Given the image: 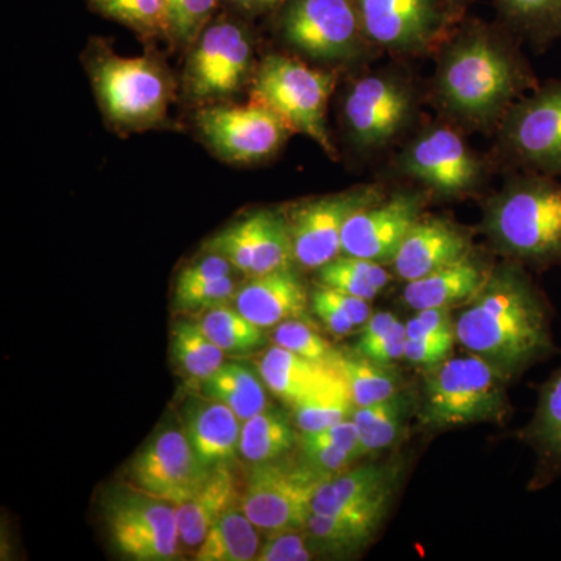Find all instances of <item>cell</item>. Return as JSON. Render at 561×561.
<instances>
[{"mask_svg":"<svg viewBox=\"0 0 561 561\" xmlns=\"http://www.w3.org/2000/svg\"><path fill=\"white\" fill-rule=\"evenodd\" d=\"M456 337L507 381L557 351L551 305L516 264L490 272L481 290L457 317Z\"/></svg>","mask_w":561,"mask_h":561,"instance_id":"obj_1","label":"cell"},{"mask_svg":"<svg viewBox=\"0 0 561 561\" xmlns=\"http://www.w3.org/2000/svg\"><path fill=\"white\" fill-rule=\"evenodd\" d=\"M534 80L485 25L465 28L438 70V95L446 108L468 122L485 124Z\"/></svg>","mask_w":561,"mask_h":561,"instance_id":"obj_2","label":"cell"},{"mask_svg":"<svg viewBox=\"0 0 561 561\" xmlns=\"http://www.w3.org/2000/svg\"><path fill=\"white\" fill-rule=\"evenodd\" d=\"M491 241L515 260L548 268L561 264V180L537 175L513 181L486 209Z\"/></svg>","mask_w":561,"mask_h":561,"instance_id":"obj_3","label":"cell"},{"mask_svg":"<svg viewBox=\"0 0 561 561\" xmlns=\"http://www.w3.org/2000/svg\"><path fill=\"white\" fill-rule=\"evenodd\" d=\"M508 415L507 379L482 357H448L427 367L420 420L430 430L502 423Z\"/></svg>","mask_w":561,"mask_h":561,"instance_id":"obj_4","label":"cell"},{"mask_svg":"<svg viewBox=\"0 0 561 561\" xmlns=\"http://www.w3.org/2000/svg\"><path fill=\"white\" fill-rule=\"evenodd\" d=\"M335 76L309 68L297 58L271 55L257 68L251 87V102L261 103L287 122L291 131L309 136L335 158L327 128V108Z\"/></svg>","mask_w":561,"mask_h":561,"instance_id":"obj_5","label":"cell"},{"mask_svg":"<svg viewBox=\"0 0 561 561\" xmlns=\"http://www.w3.org/2000/svg\"><path fill=\"white\" fill-rule=\"evenodd\" d=\"M91 80L103 114L119 130H146L168 114L172 80L154 58L102 55L91 65Z\"/></svg>","mask_w":561,"mask_h":561,"instance_id":"obj_6","label":"cell"},{"mask_svg":"<svg viewBox=\"0 0 561 561\" xmlns=\"http://www.w3.org/2000/svg\"><path fill=\"white\" fill-rule=\"evenodd\" d=\"M327 478L298 457L289 456L253 465L243 485L242 507L257 529H305L312 515V501Z\"/></svg>","mask_w":561,"mask_h":561,"instance_id":"obj_7","label":"cell"},{"mask_svg":"<svg viewBox=\"0 0 561 561\" xmlns=\"http://www.w3.org/2000/svg\"><path fill=\"white\" fill-rule=\"evenodd\" d=\"M279 11L283 38L316 60H345L367 41L354 0H289Z\"/></svg>","mask_w":561,"mask_h":561,"instance_id":"obj_8","label":"cell"},{"mask_svg":"<svg viewBox=\"0 0 561 561\" xmlns=\"http://www.w3.org/2000/svg\"><path fill=\"white\" fill-rule=\"evenodd\" d=\"M114 548L136 561H169L180 556L176 505L149 494L117 491L106 504Z\"/></svg>","mask_w":561,"mask_h":561,"instance_id":"obj_9","label":"cell"},{"mask_svg":"<svg viewBox=\"0 0 561 561\" xmlns=\"http://www.w3.org/2000/svg\"><path fill=\"white\" fill-rule=\"evenodd\" d=\"M195 122L210 149L238 164L268 160L294 133L275 111L256 102L208 106L198 111Z\"/></svg>","mask_w":561,"mask_h":561,"instance_id":"obj_10","label":"cell"},{"mask_svg":"<svg viewBox=\"0 0 561 561\" xmlns=\"http://www.w3.org/2000/svg\"><path fill=\"white\" fill-rule=\"evenodd\" d=\"M250 33L241 22L216 18L195 41L186 69V90L192 98H228L238 92L251 68Z\"/></svg>","mask_w":561,"mask_h":561,"instance_id":"obj_11","label":"cell"},{"mask_svg":"<svg viewBox=\"0 0 561 561\" xmlns=\"http://www.w3.org/2000/svg\"><path fill=\"white\" fill-rule=\"evenodd\" d=\"M381 202L375 187H356L298 205L289 220L294 256L306 268H317L342 253V234L346 221L356 210Z\"/></svg>","mask_w":561,"mask_h":561,"instance_id":"obj_12","label":"cell"},{"mask_svg":"<svg viewBox=\"0 0 561 561\" xmlns=\"http://www.w3.org/2000/svg\"><path fill=\"white\" fill-rule=\"evenodd\" d=\"M505 140L531 171L561 179V80L549 81L513 106Z\"/></svg>","mask_w":561,"mask_h":561,"instance_id":"obj_13","label":"cell"},{"mask_svg":"<svg viewBox=\"0 0 561 561\" xmlns=\"http://www.w3.org/2000/svg\"><path fill=\"white\" fill-rule=\"evenodd\" d=\"M206 251L225 257L250 278L289 268L294 256L287 217L260 210L217 232Z\"/></svg>","mask_w":561,"mask_h":561,"instance_id":"obj_14","label":"cell"},{"mask_svg":"<svg viewBox=\"0 0 561 561\" xmlns=\"http://www.w3.org/2000/svg\"><path fill=\"white\" fill-rule=\"evenodd\" d=\"M208 472L192 451L186 432L168 430L131 461L130 481L140 493L180 505L198 490Z\"/></svg>","mask_w":561,"mask_h":561,"instance_id":"obj_15","label":"cell"},{"mask_svg":"<svg viewBox=\"0 0 561 561\" xmlns=\"http://www.w3.org/2000/svg\"><path fill=\"white\" fill-rule=\"evenodd\" d=\"M367 41L391 50H420L451 21L448 0H354Z\"/></svg>","mask_w":561,"mask_h":561,"instance_id":"obj_16","label":"cell"},{"mask_svg":"<svg viewBox=\"0 0 561 561\" xmlns=\"http://www.w3.org/2000/svg\"><path fill=\"white\" fill-rule=\"evenodd\" d=\"M412 99L400 81L368 76L356 81L345 99L346 125L364 147H381L398 135L411 116Z\"/></svg>","mask_w":561,"mask_h":561,"instance_id":"obj_17","label":"cell"},{"mask_svg":"<svg viewBox=\"0 0 561 561\" xmlns=\"http://www.w3.org/2000/svg\"><path fill=\"white\" fill-rule=\"evenodd\" d=\"M419 195L401 194L387 202L365 206L343 228L342 253L376 262H391L413 225L420 220Z\"/></svg>","mask_w":561,"mask_h":561,"instance_id":"obj_18","label":"cell"},{"mask_svg":"<svg viewBox=\"0 0 561 561\" xmlns=\"http://www.w3.org/2000/svg\"><path fill=\"white\" fill-rule=\"evenodd\" d=\"M402 169L443 195L472 190L481 179V162L449 128L424 133L402 157Z\"/></svg>","mask_w":561,"mask_h":561,"instance_id":"obj_19","label":"cell"},{"mask_svg":"<svg viewBox=\"0 0 561 561\" xmlns=\"http://www.w3.org/2000/svg\"><path fill=\"white\" fill-rule=\"evenodd\" d=\"M404 474V461L390 459L362 465L332 476L317 490L312 513H375L386 515Z\"/></svg>","mask_w":561,"mask_h":561,"instance_id":"obj_20","label":"cell"},{"mask_svg":"<svg viewBox=\"0 0 561 561\" xmlns=\"http://www.w3.org/2000/svg\"><path fill=\"white\" fill-rule=\"evenodd\" d=\"M470 239L449 221L420 219L391 262L398 276L409 283L463 260L470 254Z\"/></svg>","mask_w":561,"mask_h":561,"instance_id":"obj_21","label":"cell"},{"mask_svg":"<svg viewBox=\"0 0 561 561\" xmlns=\"http://www.w3.org/2000/svg\"><path fill=\"white\" fill-rule=\"evenodd\" d=\"M236 309L261 328L300 319L308 308V291L289 268L253 276L234 295Z\"/></svg>","mask_w":561,"mask_h":561,"instance_id":"obj_22","label":"cell"},{"mask_svg":"<svg viewBox=\"0 0 561 561\" xmlns=\"http://www.w3.org/2000/svg\"><path fill=\"white\" fill-rule=\"evenodd\" d=\"M243 489L230 463L210 468L198 490L176 505L181 548L197 551L203 540L228 508L242 501Z\"/></svg>","mask_w":561,"mask_h":561,"instance_id":"obj_23","label":"cell"},{"mask_svg":"<svg viewBox=\"0 0 561 561\" xmlns=\"http://www.w3.org/2000/svg\"><path fill=\"white\" fill-rule=\"evenodd\" d=\"M522 440L537 456L531 490H540L561 478V365L538 391L537 408L522 431Z\"/></svg>","mask_w":561,"mask_h":561,"instance_id":"obj_24","label":"cell"},{"mask_svg":"<svg viewBox=\"0 0 561 561\" xmlns=\"http://www.w3.org/2000/svg\"><path fill=\"white\" fill-rule=\"evenodd\" d=\"M489 275L490 272L468 254L463 260L438 268L423 278L409 280L402 290V298L415 311L453 308L459 302L470 301L481 290Z\"/></svg>","mask_w":561,"mask_h":561,"instance_id":"obj_25","label":"cell"},{"mask_svg":"<svg viewBox=\"0 0 561 561\" xmlns=\"http://www.w3.org/2000/svg\"><path fill=\"white\" fill-rule=\"evenodd\" d=\"M241 419L221 402L208 400L191 409L186 437L203 467L230 463L239 453Z\"/></svg>","mask_w":561,"mask_h":561,"instance_id":"obj_26","label":"cell"},{"mask_svg":"<svg viewBox=\"0 0 561 561\" xmlns=\"http://www.w3.org/2000/svg\"><path fill=\"white\" fill-rule=\"evenodd\" d=\"M260 375L262 381L276 397L286 401L287 404L297 405L298 402L334 381L339 373L335 368L313 364L276 345L265 351L262 356Z\"/></svg>","mask_w":561,"mask_h":561,"instance_id":"obj_27","label":"cell"},{"mask_svg":"<svg viewBox=\"0 0 561 561\" xmlns=\"http://www.w3.org/2000/svg\"><path fill=\"white\" fill-rule=\"evenodd\" d=\"M298 445L300 459L327 479L348 470L354 461L365 457L359 432L351 419L323 431L301 432Z\"/></svg>","mask_w":561,"mask_h":561,"instance_id":"obj_28","label":"cell"},{"mask_svg":"<svg viewBox=\"0 0 561 561\" xmlns=\"http://www.w3.org/2000/svg\"><path fill=\"white\" fill-rule=\"evenodd\" d=\"M386 515L375 513H343V515L309 516L305 530L317 552L350 556L370 545Z\"/></svg>","mask_w":561,"mask_h":561,"instance_id":"obj_29","label":"cell"},{"mask_svg":"<svg viewBox=\"0 0 561 561\" xmlns=\"http://www.w3.org/2000/svg\"><path fill=\"white\" fill-rule=\"evenodd\" d=\"M243 512L242 501L228 508L210 527L201 548L195 551L197 561L256 560L261 548L260 531Z\"/></svg>","mask_w":561,"mask_h":561,"instance_id":"obj_30","label":"cell"},{"mask_svg":"<svg viewBox=\"0 0 561 561\" xmlns=\"http://www.w3.org/2000/svg\"><path fill=\"white\" fill-rule=\"evenodd\" d=\"M206 400L221 402L245 421L267 409L262 378L249 367L236 362L221 365L219 370L202 382Z\"/></svg>","mask_w":561,"mask_h":561,"instance_id":"obj_31","label":"cell"},{"mask_svg":"<svg viewBox=\"0 0 561 561\" xmlns=\"http://www.w3.org/2000/svg\"><path fill=\"white\" fill-rule=\"evenodd\" d=\"M298 435L286 415L265 409L242 421L239 453L251 465L267 463L289 456L297 445Z\"/></svg>","mask_w":561,"mask_h":561,"instance_id":"obj_32","label":"cell"},{"mask_svg":"<svg viewBox=\"0 0 561 561\" xmlns=\"http://www.w3.org/2000/svg\"><path fill=\"white\" fill-rule=\"evenodd\" d=\"M332 368L342 376L356 408L389 400L401 391V376L391 364H379L357 353L341 354Z\"/></svg>","mask_w":561,"mask_h":561,"instance_id":"obj_33","label":"cell"},{"mask_svg":"<svg viewBox=\"0 0 561 561\" xmlns=\"http://www.w3.org/2000/svg\"><path fill=\"white\" fill-rule=\"evenodd\" d=\"M412 401L400 393L375 404L354 409L351 420L356 424L365 456L390 448L404 430Z\"/></svg>","mask_w":561,"mask_h":561,"instance_id":"obj_34","label":"cell"},{"mask_svg":"<svg viewBox=\"0 0 561 561\" xmlns=\"http://www.w3.org/2000/svg\"><path fill=\"white\" fill-rule=\"evenodd\" d=\"M172 356L187 378L203 382L225 364V353L201 323H179L172 331Z\"/></svg>","mask_w":561,"mask_h":561,"instance_id":"obj_35","label":"cell"},{"mask_svg":"<svg viewBox=\"0 0 561 561\" xmlns=\"http://www.w3.org/2000/svg\"><path fill=\"white\" fill-rule=\"evenodd\" d=\"M88 3L102 16L138 33L140 38L171 39L164 0H88Z\"/></svg>","mask_w":561,"mask_h":561,"instance_id":"obj_36","label":"cell"},{"mask_svg":"<svg viewBox=\"0 0 561 561\" xmlns=\"http://www.w3.org/2000/svg\"><path fill=\"white\" fill-rule=\"evenodd\" d=\"M294 409L298 430L317 432L351 419L356 405L351 400L348 387L339 375L327 387L294 405Z\"/></svg>","mask_w":561,"mask_h":561,"instance_id":"obj_37","label":"cell"},{"mask_svg":"<svg viewBox=\"0 0 561 561\" xmlns=\"http://www.w3.org/2000/svg\"><path fill=\"white\" fill-rule=\"evenodd\" d=\"M516 31L538 46L561 36V0H494Z\"/></svg>","mask_w":561,"mask_h":561,"instance_id":"obj_38","label":"cell"},{"mask_svg":"<svg viewBox=\"0 0 561 561\" xmlns=\"http://www.w3.org/2000/svg\"><path fill=\"white\" fill-rule=\"evenodd\" d=\"M201 327L225 354L249 353L265 342L264 328L224 305L205 313Z\"/></svg>","mask_w":561,"mask_h":561,"instance_id":"obj_39","label":"cell"},{"mask_svg":"<svg viewBox=\"0 0 561 561\" xmlns=\"http://www.w3.org/2000/svg\"><path fill=\"white\" fill-rule=\"evenodd\" d=\"M273 341L280 348L291 351L323 367H334L335 360L341 356V353L332 348L331 343L321 337L319 332L295 319L279 323L273 334Z\"/></svg>","mask_w":561,"mask_h":561,"instance_id":"obj_40","label":"cell"},{"mask_svg":"<svg viewBox=\"0 0 561 561\" xmlns=\"http://www.w3.org/2000/svg\"><path fill=\"white\" fill-rule=\"evenodd\" d=\"M171 25V41L180 46H194L195 41L214 20L219 0H164Z\"/></svg>","mask_w":561,"mask_h":561,"instance_id":"obj_41","label":"cell"},{"mask_svg":"<svg viewBox=\"0 0 561 561\" xmlns=\"http://www.w3.org/2000/svg\"><path fill=\"white\" fill-rule=\"evenodd\" d=\"M316 548L305 529L280 530L268 534L261 545L257 561H306L311 560Z\"/></svg>","mask_w":561,"mask_h":561,"instance_id":"obj_42","label":"cell"},{"mask_svg":"<svg viewBox=\"0 0 561 561\" xmlns=\"http://www.w3.org/2000/svg\"><path fill=\"white\" fill-rule=\"evenodd\" d=\"M236 284L231 276L209 280L197 286L175 289V306L181 311H195V309H213L225 305L236 295Z\"/></svg>","mask_w":561,"mask_h":561,"instance_id":"obj_43","label":"cell"},{"mask_svg":"<svg viewBox=\"0 0 561 561\" xmlns=\"http://www.w3.org/2000/svg\"><path fill=\"white\" fill-rule=\"evenodd\" d=\"M319 279L323 286L345 291V294L354 295V297L364 298V300L368 301H371L379 294L371 284H368L367 280L350 271L346 265H343L341 257H335L334 261L328 262L327 265L320 267Z\"/></svg>","mask_w":561,"mask_h":561,"instance_id":"obj_44","label":"cell"},{"mask_svg":"<svg viewBox=\"0 0 561 561\" xmlns=\"http://www.w3.org/2000/svg\"><path fill=\"white\" fill-rule=\"evenodd\" d=\"M408 339L456 337V320L453 319L451 308H431L416 311V316L405 324Z\"/></svg>","mask_w":561,"mask_h":561,"instance_id":"obj_45","label":"cell"},{"mask_svg":"<svg viewBox=\"0 0 561 561\" xmlns=\"http://www.w3.org/2000/svg\"><path fill=\"white\" fill-rule=\"evenodd\" d=\"M311 306L316 316L319 317L321 323L328 328V331L335 335H348L353 332L356 324L350 319L348 313L343 311L339 301L335 300L330 287L320 284L312 291Z\"/></svg>","mask_w":561,"mask_h":561,"instance_id":"obj_46","label":"cell"},{"mask_svg":"<svg viewBox=\"0 0 561 561\" xmlns=\"http://www.w3.org/2000/svg\"><path fill=\"white\" fill-rule=\"evenodd\" d=\"M456 339L454 335L419 339V341L408 339L404 348V359L413 365H420V367H434V365L442 364L443 360L451 356Z\"/></svg>","mask_w":561,"mask_h":561,"instance_id":"obj_47","label":"cell"},{"mask_svg":"<svg viewBox=\"0 0 561 561\" xmlns=\"http://www.w3.org/2000/svg\"><path fill=\"white\" fill-rule=\"evenodd\" d=\"M232 268L234 267L225 257L219 256V254L209 253L208 256L187 265L186 268L180 272L175 289L227 278V276H231Z\"/></svg>","mask_w":561,"mask_h":561,"instance_id":"obj_48","label":"cell"},{"mask_svg":"<svg viewBox=\"0 0 561 561\" xmlns=\"http://www.w3.org/2000/svg\"><path fill=\"white\" fill-rule=\"evenodd\" d=\"M405 342H408V330H405V324L398 321L382 337L365 346V348L357 350L356 353L368 357V359L379 362V364H393L394 360L404 357Z\"/></svg>","mask_w":561,"mask_h":561,"instance_id":"obj_49","label":"cell"},{"mask_svg":"<svg viewBox=\"0 0 561 561\" xmlns=\"http://www.w3.org/2000/svg\"><path fill=\"white\" fill-rule=\"evenodd\" d=\"M397 316L390 312H378L368 319L367 323L362 328L359 342H357L356 351L365 348L370 343L378 341L386 332H389L394 324L398 323Z\"/></svg>","mask_w":561,"mask_h":561,"instance_id":"obj_50","label":"cell"},{"mask_svg":"<svg viewBox=\"0 0 561 561\" xmlns=\"http://www.w3.org/2000/svg\"><path fill=\"white\" fill-rule=\"evenodd\" d=\"M224 2L242 13L261 14L279 11L289 0H224Z\"/></svg>","mask_w":561,"mask_h":561,"instance_id":"obj_51","label":"cell"},{"mask_svg":"<svg viewBox=\"0 0 561 561\" xmlns=\"http://www.w3.org/2000/svg\"><path fill=\"white\" fill-rule=\"evenodd\" d=\"M465 0H448V7H449V14H451L453 18L457 16V13L463 9Z\"/></svg>","mask_w":561,"mask_h":561,"instance_id":"obj_52","label":"cell"}]
</instances>
